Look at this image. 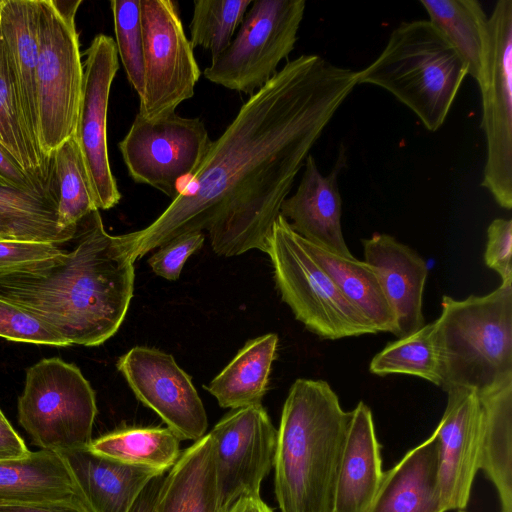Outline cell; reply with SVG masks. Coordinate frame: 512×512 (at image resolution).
Listing matches in <instances>:
<instances>
[{"instance_id":"cell-25","label":"cell","mask_w":512,"mask_h":512,"mask_svg":"<svg viewBox=\"0 0 512 512\" xmlns=\"http://www.w3.org/2000/svg\"><path fill=\"white\" fill-rule=\"evenodd\" d=\"M479 396L482 406L479 469L496 488L500 512H512V382Z\"/></svg>"},{"instance_id":"cell-20","label":"cell","mask_w":512,"mask_h":512,"mask_svg":"<svg viewBox=\"0 0 512 512\" xmlns=\"http://www.w3.org/2000/svg\"><path fill=\"white\" fill-rule=\"evenodd\" d=\"M351 413L331 512H366L384 475L370 408L360 401Z\"/></svg>"},{"instance_id":"cell-6","label":"cell","mask_w":512,"mask_h":512,"mask_svg":"<svg viewBox=\"0 0 512 512\" xmlns=\"http://www.w3.org/2000/svg\"><path fill=\"white\" fill-rule=\"evenodd\" d=\"M266 253L282 300L310 332L327 340L378 333L281 214L273 224Z\"/></svg>"},{"instance_id":"cell-31","label":"cell","mask_w":512,"mask_h":512,"mask_svg":"<svg viewBox=\"0 0 512 512\" xmlns=\"http://www.w3.org/2000/svg\"><path fill=\"white\" fill-rule=\"evenodd\" d=\"M88 448L112 460L165 473L177 461L180 439L168 427H122L92 439Z\"/></svg>"},{"instance_id":"cell-37","label":"cell","mask_w":512,"mask_h":512,"mask_svg":"<svg viewBox=\"0 0 512 512\" xmlns=\"http://www.w3.org/2000/svg\"><path fill=\"white\" fill-rule=\"evenodd\" d=\"M205 240L201 231L181 234L164 245L148 260L154 273L167 280H177L186 260L198 251Z\"/></svg>"},{"instance_id":"cell-17","label":"cell","mask_w":512,"mask_h":512,"mask_svg":"<svg viewBox=\"0 0 512 512\" xmlns=\"http://www.w3.org/2000/svg\"><path fill=\"white\" fill-rule=\"evenodd\" d=\"M344 162L345 158H339L333 170L324 176L309 154L297 190L283 201L280 214L306 241L330 253L353 258L341 226L342 199L337 179Z\"/></svg>"},{"instance_id":"cell-46","label":"cell","mask_w":512,"mask_h":512,"mask_svg":"<svg viewBox=\"0 0 512 512\" xmlns=\"http://www.w3.org/2000/svg\"><path fill=\"white\" fill-rule=\"evenodd\" d=\"M2 418H6V417L4 416L2 410L0 409V419H2Z\"/></svg>"},{"instance_id":"cell-16","label":"cell","mask_w":512,"mask_h":512,"mask_svg":"<svg viewBox=\"0 0 512 512\" xmlns=\"http://www.w3.org/2000/svg\"><path fill=\"white\" fill-rule=\"evenodd\" d=\"M444 414L434 433L439 442L438 488L446 510L466 508L479 470L482 406L479 394L448 387Z\"/></svg>"},{"instance_id":"cell-44","label":"cell","mask_w":512,"mask_h":512,"mask_svg":"<svg viewBox=\"0 0 512 512\" xmlns=\"http://www.w3.org/2000/svg\"><path fill=\"white\" fill-rule=\"evenodd\" d=\"M225 512H274L261 497H241Z\"/></svg>"},{"instance_id":"cell-32","label":"cell","mask_w":512,"mask_h":512,"mask_svg":"<svg viewBox=\"0 0 512 512\" xmlns=\"http://www.w3.org/2000/svg\"><path fill=\"white\" fill-rule=\"evenodd\" d=\"M369 371L377 376H417L442 388L440 362L433 339V322L386 345L372 358Z\"/></svg>"},{"instance_id":"cell-43","label":"cell","mask_w":512,"mask_h":512,"mask_svg":"<svg viewBox=\"0 0 512 512\" xmlns=\"http://www.w3.org/2000/svg\"><path fill=\"white\" fill-rule=\"evenodd\" d=\"M165 474L154 477L140 494L131 512H154L159 487Z\"/></svg>"},{"instance_id":"cell-41","label":"cell","mask_w":512,"mask_h":512,"mask_svg":"<svg viewBox=\"0 0 512 512\" xmlns=\"http://www.w3.org/2000/svg\"><path fill=\"white\" fill-rule=\"evenodd\" d=\"M0 512H90L80 497L38 502H0Z\"/></svg>"},{"instance_id":"cell-24","label":"cell","mask_w":512,"mask_h":512,"mask_svg":"<svg viewBox=\"0 0 512 512\" xmlns=\"http://www.w3.org/2000/svg\"><path fill=\"white\" fill-rule=\"evenodd\" d=\"M80 497L65 459L40 449L0 459V502H38Z\"/></svg>"},{"instance_id":"cell-10","label":"cell","mask_w":512,"mask_h":512,"mask_svg":"<svg viewBox=\"0 0 512 512\" xmlns=\"http://www.w3.org/2000/svg\"><path fill=\"white\" fill-rule=\"evenodd\" d=\"M481 127L487 156L481 186L507 210L512 208V1L499 0L488 17L482 71Z\"/></svg>"},{"instance_id":"cell-27","label":"cell","mask_w":512,"mask_h":512,"mask_svg":"<svg viewBox=\"0 0 512 512\" xmlns=\"http://www.w3.org/2000/svg\"><path fill=\"white\" fill-rule=\"evenodd\" d=\"M277 344L278 336L274 333L249 340L206 386L222 408L232 410L261 404Z\"/></svg>"},{"instance_id":"cell-28","label":"cell","mask_w":512,"mask_h":512,"mask_svg":"<svg viewBox=\"0 0 512 512\" xmlns=\"http://www.w3.org/2000/svg\"><path fill=\"white\" fill-rule=\"evenodd\" d=\"M57 205L53 199L15 189L0 179V241L70 243L77 227L58 226Z\"/></svg>"},{"instance_id":"cell-1","label":"cell","mask_w":512,"mask_h":512,"mask_svg":"<svg viewBox=\"0 0 512 512\" xmlns=\"http://www.w3.org/2000/svg\"><path fill=\"white\" fill-rule=\"evenodd\" d=\"M358 80V71L319 55L287 61L211 142L161 215L126 234L135 260L181 234L203 230L219 255L266 253L298 172Z\"/></svg>"},{"instance_id":"cell-4","label":"cell","mask_w":512,"mask_h":512,"mask_svg":"<svg viewBox=\"0 0 512 512\" xmlns=\"http://www.w3.org/2000/svg\"><path fill=\"white\" fill-rule=\"evenodd\" d=\"M433 339L442 389L464 387L483 395L512 382V281L484 296L444 295Z\"/></svg>"},{"instance_id":"cell-7","label":"cell","mask_w":512,"mask_h":512,"mask_svg":"<svg viewBox=\"0 0 512 512\" xmlns=\"http://www.w3.org/2000/svg\"><path fill=\"white\" fill-rule=\"evenodd\" d=\"M17 410L20 425L41 449L60 453L92 441L95 392L77 366L60 358L27 370Z\"/></svg>"},{"instance_id":"cell-48","label":"cell","mask_w":512,"mask_h":512,"mask_svg":"<svg viewBox=\"0 0 512 512\" xmlns=\"http://www.w3.org/2000/svg\"><path fill=\"white\" fill-rule=\"evenodd\" d=\"M1 179V178H0Z\"/></svg>"},{"instance_id":"cell-40","label":"cell","mask_w":512,"mask_h":512,"mask_svg":"<svg viewBox=\"0 0 512 512\" xmlns=\"http://www.w3.org/2000/svg\"><path fill=\"white\" fill-rule=\"evenodd\" d=\"M0 178L9 186L57 201L56 193L50 191L42 183L30 177L16 159L0 144Z\"/></svg>"},{"instance_id":"cell-45","label":"cell","mask_w":512,"mask_h":512,"mask_svg":"<svg viewBox=\"0 0 512 512\" xmlns=\"http://www.w3.org/2000/svg\"><path fill=\"white\" fill-rule=\"evenodd\" d=\"M5 0H0V20H1V12L4 5Z\"/></svg>"},{"instance_id":"cell-15","label":"cell","mask_w":512,"mask_h":512,"mask_svg":"<svg viewBox=\"0 0 512 512\" xmlns=\"http://www.w3.org/2000/svg\"><path fill=\"white\" fill-rule=\"evenodd\" d=\"M117 368L138 400L158 414L180 440L196 441L206 434L204 405L190 376L173 356L137 346L119 358Z\"/></svg>"},{"instance_id":"cell-18","label":"cell","mask_w":512,"mask_h":512,"mask_svg":"<svg viewBox=\"0 0 512 512\" xmlns=\"http://www.w3.org/2000/svg\"><path fill=\"white\" fill-rule=\"evenodd\" d=\"M365 262L375 268L394 312L396 337L414 333L425 325L423 292L428 275L426 261L393 236L374 233L363 239Z\"/></svg>"},{"instance_id":"cell-30","label":"cell","mask_w":512,"mask_h":512,"mask_svg":"<svg viewBox=\"0 0 512 512\" xmlns=\"http://www.w3.org/2000/svg\"><path fill=\"white\" fill-rule=\"evenodd\" d=\"M429 22L443 35L479 79L485 55L488 16L476 0H421Z\"/></svg>"},{"instance_id":"cell-12","label":"cell","mask_w":512,"mask_h":512,"mask_svg":"<svg viewBox=\"0 0 512 512\" xmlns=\"http://www.w3.org/2000/svg\"><path fill=\"white\" fill-rule=\"evenodd\" d=\"M207 129L199 118L172 113L146 120L136 114L118 147L130 177L170 198L193 175L210 145Z\"/></svg>"},{"instance_id":"cell-39","label":"cell","mask_w":512,"mask_h":512,"mask_svg":"<svg viewBox=\"0 0 512 512\" xmlns=\"http://www.w3.org/2000/svg\"><path fill=\"white\" fill-rule=\"evenodd\" d=\"M63 246L52 243L0 241V271L22 263L54 257L67 251Z\"/></svg>"},{"instance_id":"cell-19","label":"cell","mask_w":512,"mask_h":512,"mask_svg":"<svg viewBox=\"0 0 512 512\" xmlns=\"http://www.w3.org/2000/svg\"><path fill=\"white\" fill-rule=\"evenodd\" d=\"M60 454L90 512H131L148 483L165 474L112 460L88 447Z\"/></svg>"},{"instance_id":"cell-36","label":"cell","mask_w":512,"mask_h":512,"mask_svg":"<svg viewBox=\"0 0 512 512\" xmlns=\"http://www.w3.org/2000/svg\"><path fill=\"white\" fill-rule=\"evenodd\" d=\"M0 337L9 341L67 347L70 344L33 315L0 297Z\"/></svg>"},{"instance_id":"cell-26","label":"cell","mask_w":512,"mask_h":512,"mask_svg":"<svg viewBox=\"0 0 512 512\" xmlns=\"http://www.w3.org/2000/svg\"><path fill=\"white\" fill-rule=\"evenodd\" d=\"M303 240L307 250L330 275L345 298L363 314L376 331L396 336V318L375 268L365 261L330 253L304 238Z\"/></svg>"},{"instance_id":"cell-23","label":"cell","mask_w":512,"mask_h":512,"mask_svg":"<svg viewBox=\"0 0 512 512\" xmlns=\"http://www.w3.org/2000/svg\"><path fill=\"white\" fill-rule=\"evenodd\" d=\"M154 512H220L215 448L209 433L181 451L164 475Z\"/></svg>"},{"instance_id":"cell-29","label":"cell","mask_w":512,"mask_h":512,"mask_svg":"<svg viewBox=\"0 0 512 512\" xmlns=\"http://www.w3.org/2000/svg\"><path fill=\"white\" fill-rule=\"evenodd\" d=\"M0 144L30 177L57 194L53 176V159L42 154L27 128L1 33Z\"/></svg>"},{"instance_id":"cell-33","label":"cell","mask_w":512,"mask_h":512,"mask_svg":"<svg viewBox=\"0 0 512 512\" xmlns=\"http://www.w3.org/2000/svg\"><path fill=\"white\" fill-rule=\"evenodd\" d=\"M52 159L58 195V226L63 230L76 228L84 217L97 208L74 135L57 148Z\"/></svg>"},{"instance_id":"cell-42","label":"cell","mask_w":512,"mask_h":512,"mask_svg":"<svg viewBox=\"0 0 512 512\" xmlns=\"http://www.w3.org/2000/svg\"><path fill=\"white\" fill-rule=\"evenodd\" d=\"M29 452L25 442L7 418L0 419V459L19 458Z\"/></svg>"},{"instance_id":"cell-9","label":"cell","mask_w":512,"mask_h":512,"mask_svg":"<svg viewBox=\"0 0 512 512\" xmlns=\"http://www.w3.org/2000/svg\"><path fill=\"white\" fill-rule=\"evenodd\" d=\"M305 7L304 0L252 1L235 38L204 70V77L227 89L254 94L293 51Z\"/></svg>"},{"instance_id":"cell-11","label":"cell","mask_w":512,"mask_h":512,"mask_svg":"<svg viewBox=\"0 0 512 512\" xmlns=\"http://www.w3.org/2000/svg\"><path fill=\"white\" fill-rule=\"evenodd\" d=\"M144 90L139 114L155 120L172 113L194 95L201 71L186 37L178 3L140 0Z\"/></svg>"},{"instance_id":"cell-3","label":"cell","mask_w":512,"mask_h":512,"mask_svg":"<svg viewBox=\"0 0 512 512\" xmlns=\"http://www.w3.org/2000/svg\"><path fill=\"white\" fill-rule=\"evenodd\" d=\"M351 411L323 380L297 379L284 402L274 453L281 512H331Z\"/></svg>"},{"instance_id":"cell-34","label":"cell","mask_w":512,"mask_h":512,"mask_svg":"<svg viewBox=\"0 0 512 512\" xmlns=\"http://www.w3.org/2000/svg\"><path fill=\"white\" fill-rule=\"evenodd\" d=\"M252 0H196L190 23L192 47L210 51L212 60L233 40Z\"/></svg>"},{"instance_id":"cell-21","label":"cell","mask_w":512,"mask_h":512,"mask_svg":"<svg viewBox=\"0 0 512 512\" xmlns=\"http://www.w3.org/2000/svg\"><path fill=\"white\" fill-rule=\"evenodd\" d=\"M439 442L434 431L387 472L366 512H446L438 488Z\"/></svg>"},{"instance_id":"cell-22","label":"cell","mask_w":512,"mask_h":512,"mask_svg":"<svg viewBox=\"0 0 512 512\" xmlns=\"http://www.w3.org/2000/svg\"><path fill=\"white\" fill-rule=\"evenodd\" d=\"M38 0H5L0 20L27 128L39 147L37 111ZM40 148V147H39Z\"/></svg>"},{"instance_id":"cell-13","label":"cell","mask_w":512,"mask_h":512,"mask_svg":"<svg viewBox=\"0 0 512 512\" xmlns=\"http://www.w3.org/2000/svg\"><path fill=\"white\" fill-rule=\"evenodd\" d=\"M83 84L74 137L97 210L118 204L121 194L112 174L107 147V112L112 82L119 69L115 41L94 37L84 52Z\"/></svg>"},{"instance_id":"cell-14","label":"cell","mask_w":512,"mask_h":512,"mask_svg":"<svg viewBox=\"0 0 512 512\" xmlns=\"http://www.w3.org/2000/svg\"><path fill=\"white\" fill-rule=\"evenodd\" d=\"M215 448L219 510L241 497H261L273 467L277 430L264 407L232 409L209 432Z\"/></svg>"},{"instance_id":"cell-2","label":"cell","mask_w":512,"mask_h":512,"mask_svg":"<svg viewBox=\"0 0 512 512\" xmlns=\"http://www.w3.org/2000/svg\"><path fill=\"white\" fill-rule=\"evenodd\" d=\"M74 246L0 271V297L70 345L98 346L122 324L133 296L134 257L126 234L106 232L99 210L77 226Z\"/></svg>"},{"instance_id":"cell-47","label":"cell","mask_w":512,"mask_h":512,"mask_svg":"<svg viewBox=\"0 0 512 512\" xmlns=\"http://www.w3.org/2000/svg\"><path fill=\"white\" fill-rule=\"evenodd\" d=\"M458 512H465L464 510H459Z\"/></svg>"},{"instance_id":"cell-38","label":"cell","mask_w":512,"mask_h":512,"mask_svg":"<svg viewBox=\"0 0 512 512\" xmlns=\"http://www.w3.org/2000/svg\"><path fill=\"white\" fill-rule=\"evenodd\" d=\"M512 220L494 219L487 228L485 265L497 272L502 282L512 281Z\"/></svg>"},{"instance_id":"cell-8","label":"cell","mask_w":512,"mask_h":512,"mask_svg":"<svg viewBox=\"0 0 512 512\" xmlns=\"http://www.w3.org/2000/svg\"><path fill=\"white\" fill-rule=\"evenodd\" d=\"M38 7V142L51 159L75 133L83 63L75 19L63 17L52 0H38Z\"/></svg>"},{"instance_id":"cell-35","label":"cell","mask_w":512,"mask_h":512,"mask_svg":"<svg viewBox=\"0 0 512 512\" xmlns=\"http://www.w3.org/2000/svg\"><path fill=\"white\" fill-rule=\"evenodd\" d=\"M114 31L118 57L139 98L144 90V54L140 0H113Z\"/></svg>"},{"instance_id":"cell-5","label":"cell","mask_w":512,"mask_h":512,"mask_svg":"<svg viewBox=\"0 0 512 512\" xmlns=\"http://www.w3.org/2000/svg\"><path fill=\"white\" fill-rule=\"evenodd\" d=\"M358 84L381 87L410 108L429 131L446 120L468 70L428 20L402 22Z\"/></svg>"}]
</instances>
